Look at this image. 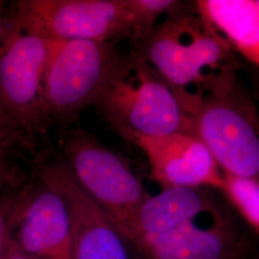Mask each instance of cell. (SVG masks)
<instances>
[{
	"instance_id": "obj_4",
	"label": "cell",
	"mask_w": 259,
	"mask_h": 259,
	"mask_svg": "<svg viewBox=\"0 0 259 259\" xmlns=\"http://www.w3.org/2000/svg\"><path fill=\"white\" fill-rule=\"evenodd\" d=\"M62 157L83 190L99 204L125 241L133 244L137 213L149 194L125 158L93 134L74 128L61 133Z\"/></svg>"
},
{
	"instance_id": "obj_16",
	"label": "cell",
	"mask_w": 259,
	"mask_h": 259,
	"mask_svg": "<svg viewBox=\"0 0 259 259\" xmlns=\"http://www.w3.org/2000/svg\"><path fill=\"white\" fill-rule=\"evenodd\" d=\"M19 156L10 153H0V188H14L26 180L17 163Z\"/></svg>"
},
{
	"instance_id": "obj_15",
	"label": "cell",
	"mask_w": 259,
	"mask_h": 259,
	"mask_svg": "<svg viewBox=\"0 0 259 259\" xmlns=\"http://www.w3.org/2000/svg\"><path fill=\"white\" fill-rule=\"evenodd\" d=\"M0 153H10L19 157L30 155L34 158L39 150L38 144L0 117Z\"/></svg>"
},
{
	"instance_id": "obj_7",
	"label": "cell",
	"mask_w": 259,
	"mask_h": 259,
	"mask_svg": "<svg viewBox=\"0 0 259 259\" xmlns=\"http://www.w3.org/2000/svg\"><path fill=\"white\" fill-rule=\"evenodd\" d=\"M193 134L204 142L223 172L258 177V120L254 104L233 91L204 98L193 114Z\"/></svg>"
},
{
	"instance_id": "obj_17",
	"label": "cell",
	"mask_w": 259,
	"mask_h": 259,
	"mask_svg": "<svg viewBox=\"0 0 259 259\" xmlns=\"http://www.w3.org/2000/svg\"><path fill=\"white\" fill-rule=\"evenodd\" d=\"M1 259H37L29 254L25 250H22L19 245L16 243V241L13 240L7 235L4 247L1 254Z\"/></svg>"
},
{
	"instance_id": "obj_1",
	"label": "cell",
	"mask_w": 259,
	"mask_h": 259,
	"mask_svg": "<svg viewBox=\"0 0 259 259\" xmlns=\"http://www.w3.org/2000/svg\"><path fill=\"white\" fill-rule=\"evenodd\" d=\"M136 45L134 51L171 87L191 118L204 98L238 87L237 54L196 10L170 14Z\"/></svg>"
},
{
	"instance_id": "obj_5",
	"label": "cell",
	"mask_w": 259,
	"mask_h": 259,
	"mask_svg": "<svg viewBox=\"0 0 259 259\" xmlns=\"http://www.w3.org/2000/svg\"><path fill=\"white\" fill-rule=\"evenodd\" d=\"M12 27L48 40L88 39L115 44L135 36L130 0H17Z\"/></svg>"
},
{
	"instance_id": "obj_14",
	"label": "cell",
	"mask_w": 259,
	"mask_h": 259,
	"mask_svg": "<svg viewBox=\"0 0 259 259\" xmlns=\"http://www.w3.org/2000/svg\"><path fill=\"white\" fill-rule=\"evenodd\" d=\"M135 15L134 42L138 44L156 27L157 20L164 16L185 7V4L176 0H130Z\"/></svg>"
},
{
	"instance_id": "obj_11",
	"label": "cell",
	"mask_w": 259,
	"mask_h": 259,
	"mask_svg": "<svg viewBox=\"0 0 259 259\" xmlns=\"http://www.w3.org/2000/svg\"><path fill=\"white\" fill-rule=\"evenodd\" d=\"M147 157L151 176L163 189L172 187L220 190L223 171L204 142L192 134L160 137L124 134Z\"/></svg>"
},
{
	"instance_id": "obj_18",
	"label": "cell",
	"mask_w": 259,
	"mask_h": 259,
	"mask_svg": "<svg viewBox=\"0 0 259 259\" xmlns=\"http://www.w3.org/2000/svg\"><path fill=\"white\" fill-rule=\"evenodd\" d=\"M8 235V224H7V198L4 196L0 200V259L4 247L5 239Z\"/></svg>"
},
{
	"instance_id": "obj_8",
	"label": "cell",
	"mask_w": 259,
	"mask_h": 259,
	"mask_svg": "<svg viewBox=\"0 0 259 259\" xmlns=\"http://www.w3.org/2000/svg\"><path fill=\"white\" fill-rule=\"evenodd\" d=\"M33 160L34 173L65 202L73 259H130L126 241L110 216L77 182L64 157L39 152Z\"/></svg>"
},
{
	"instance_id": "obj_10",
	"label": "cell",
	"mask_w": 259,
	"mask_h": 259,
	"mask_svg": "<svg viewBox=\"0 0 259 259\" xmlns=\"http://www.w3.org/2000/svg\"><path fill=\"white\" fill-rule=\"evenodd\" d=\"M136 248L146 259H242L250 241L218 205L142 234Z\"/></svg>"
},
{
	"instance_id": "obj_6",
	"label": "cell",
	"mask_w": 259,
	"mask_h": 259,
	"mask_svg": "<svg viewBox=\"0 0 259 259\" xmlns=\"http://www.w3.org/2000/svg\"><path fill=\"white\" fill-rule=\"evenodd\" d=\"M48 40L10 27L0 45V117L37 144L52 123L44 98Z\"/></svg>"
},
{
	"instance_id": "obj_12",
	"label": "cell",
	"mask_w": 259,
	"mask_h": 259,
	"mask_svg": "<svg viewBox=\"0 0 259 259\" xmlns=\"http://www.w3.org/2000/svg\"><path fill=\"white\" fill-rule=\"evenodd\" d=\"M200 17L214 28L232 50L259 65V2L256 0H200Z\"/></svg>"
},
{
	"instance_id": "obj_13",
	"label": "cell",
	"mask_w": 259,
	"mask_h": 259,
	"mask_svg": "<svg viewBox=\"0 0 259 259\" xmlns=\"http://www.w3.org/2000/svg\"><path fill=\"white\" fill-rule=\"evenodd\" d=\"M241 218L256 234L259 232L258 177H243L223 172L220 188Z\"/></svg>"
},
{
	"instance_id": "obj_2",
	"label": "cell",
	"mask_w": 259,
	"mask_h": 259,
	"mask_svg": "<svg viewBox=\"0 0 259 259\" xmlns=\"http://www.w3.org/2000/svg\"><path fill=\"white\" fill-rule=\"evenodd\" d=\"M94 107L120 136L194 135L193 120L175 92L135 51L123 56Z\"/></svg>"
},
{
	"instance_id": "obj_19",
	"label": "cell",
	"mask_w": 259,
	"mask_h": 259,
	"mask_svg": "<svg viewBox=\"0 0 259 259\" xmlns=\"http://www.w3.org/2000/svg\"><path fill=\"white\" fill-rule=\"evenodd\" d=\"M5 3H6L5 1L0 0V45L8 35L10 27H11L10 19L5 12V6H6Z\"/></svg>"
},
{
	"instance_id": "obj_9",
	"label": "cell",
	"mask_w": 259,
	"mask_h": 259,
	"mask_svg": "<svg viewBox=\"0 0 259 259\" xmlns=\"http://www.w3.org/2000/svg\"><path fill=\"white\" fill-rule=\"evenodd\" d=\"M7 197L8 234L37 259H73L70 221L62 197L33 173Z\"/></svg>"
},
{
	"instance_id": "obj_3",
	"label": "cell",
	"mask_w": 259,
	"mask_h": 259,
	"mask_svg": "<svg viewBox=\"0 0 259 259\" xmlns=\"http://www.w3.org/2000/svg\"><path fill=\"white\" fill-rule=\"evenodd\" d=\"M123 56L111 42L48 40L44 98L52 125L63 133L84 109L94 107Z\"/></svg>"
}]
</instances>
